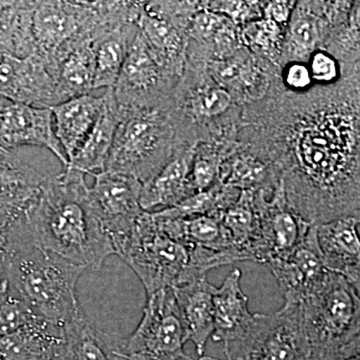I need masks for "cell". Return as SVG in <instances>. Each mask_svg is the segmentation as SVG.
<instances>
[{
    "instance_id": "6da1fadb",
    "label": "cell",
    "mask_w": 360,
    "mask_h": 360,
    "mask_svg": "<svg viewBox=\"0 0 360 360\" xmlns=\"http://www.w3.org/2000/svg\"><path fill=\"white\" fill-rule=\"evenodd\" d=\"M33 245L68 262L97 270L115 255L97 219L84 174L71 168L49 175L26 213Z\"/></svg>"
},
{
    "instance_id": "7a4b0ae2",
    "label": "cell",
    "mask_w": 360,
    "mask_h": 360,
    "mask_svg": "<svg viewBox=\"0 0 360 360\" xmlns=\"http://www.w3.org/2000/svg\"><path fill=\"white\" fill-rule=\"evenodd\" d=\"M85 270L28 241L11 253L4 277L11 295L33 314L63 330L84 314L75 288Z\"/></svg>"
},
{
    "instance_id": "3957f363",
    "label": "cell",
    "mask_w": 360,
    "mask_h": 360,
    "mask_svg": "<svg viewBox=\"0 0 360 360\" xmlns=\"http://www.w3.org/2000/svg\"><path fill=\"white\" fill-rule=\"evenodd\" d=\"M300 305L310 360H323L360 338L359 290L345 276L328 270Z\"/></svg>"
},
{
    "instance_id": "277c9868",
    "label": "cell",
    "mask_w": 360,
    "mask_h": 360,
    "mask_svg": "<svg viewBox=\"0 0 360 360\" xmlns=\"http://www.w3.org/2000/svg\"><path fill=\"white\" fill-rule=\"evenodd\" d=\"M115 255L134 270L148 296L200 278L191 269L189 248L161 231L149 212L142 213Z\"/></svg>"
},
{
    "instance_id": "5b68a950",
    "label": "cell",
    "mask_w": 360,
    "mask_h": 360,
    "mask_svg": "<svg viewBox=\"0 0 360 360\" xmlns=\"http://www.w3.org/2000/svg\"><path fill=\"white\" fill-rule=\"evenodd\" d=\"M120 111L122 120L103 172L127 175L143 184L169 161L172 127L155 111Z\"/></svg>"
},
{
    "instance_id": "8992f818",
    "label": "cell",
    "mask_w": 360,
    "mask_h": 360,
    "mask_svg": "<svg viewBox=\"0 0 360 360\" xmlns=\"http://www.w3.org/2000/svg\"><path fill=\"white\" fill-rule=\"evenodd\" d=\"M229 360H310L302 305L284 303L274 314H253L245 335L224 345Z\"/></svg>"
},
{
    "instance_id": "52a82bcc",
    "label": "cell",
    "mask_w": 360,
    "mask_h": 360,
    "mask_svg": "<svg viewBox=\"0 0 360 360\" xmlns=\"http://www.w3.org/2000/svg\"><path fill=\"white\" fill-rule=\"evenodd\" d=\"M186 342L174 288H165L148 296L139 326L120 340L118 354L127 360H193L184 352Z\"/></svg>"
},
{
    "instance_id": "ba28073f",
    "label": "cell",
    "mask_w": 360,
    "mask_h": 360,
    "mask_svg": "<svg viewBox=\"0 0 360 360\" xmlns=\"http://www.w3.org/2000/svg\"><path fill=\"white\" fill-rule=\"evenodd\" d=\"M91 176L96 181L89 187L90 203L116 250L146 212L139 205L142 184L139 180L115 172H97Z\"/></svg>"
},
{
    "instance_id": "9c48e42d",
    "label": "cell",
    "mask_w": 360,
    "mask_h": 360,
    "mask_svg": "<svg viewBox=\"0 0 360 360\" xmlns=\"http://www.w3.org/2000/svg\"><path fill=\"white\" fill-rule=\"evenodd\" d=\"M168 72L158 63L137 28L120 77L112 87L120 110H148L149 104L160 96Z\"/></svg>"
},
{
    "instance_id": "30bf717a",
    "label": "cell",
    "mask_w": 360,
    "mask_h": 360,
    "mask_svg": "<svg viewBox=\"0 0 360 360\" xmlns=\"http://www.w3.org/2000/svg\"><path fill=\"white\" fill-rule=\"evenodd\" d=\"M27 146L49 149L63 167H68V158L54 134L51 110L0 97V146L11 150Z\"/></svg>"
},
{
    "instance_id": "8fae6325",
    "label": "cell",
    "mask_w": 360,
    "mask_h": 360,
    "mask_svg": "<svg viewBox=\"0 0 360 360\" xmlns=\"http://www.w3.org/2000/svg\"><path fill=\"white\" fill-rule=\"evenodd\" d=\"M0 97L33 108L59 104L56 78L37 53L25 58L4 56L0 63Z\"/></svg>"
},
{
    "instance_id": "7c38bea8",
    "label": "cell",
    "mask_w": 360,
    "mask_h": 360,
    "mask_svg": "<svg viewBox=\"0 0 360 360\" xmlns=\"http://www.w3.org/2000/svg\"><path fill=\"white\" fill-rule=\"evenodd\" d=\"M269 266L283 292L284 303L300 304L328 271L317 246L316 226H310L302 245L288 257Z\"/></svg>"
},
{
    "instance_id": "4fadbf2b",
    "label": "cell",
    "mask_w": 360,
    "mask_h": 360,
    "mask_svg": "<svg viewBox=\"0 0 360 360\" xmlns=\"http://www.w3.org/2000/svg\"><path fill=\"white\" fill-rule=\"evenodd\" d=\"M359 225V217H343L315 226L324 267L345 276L360 290Z\"/></svg>"
},
{
    "instance_id": "5bb4252c",
    "label": "cell",
    "mask_w": 360,
    "mask_h": 360,
    "mask_svg": "<svg viewBox=\"0 0 360 360\" xmlns=\"http://www.w3.org/2000/svg\"><path fill=\"white\" fill-rule=\"evenodd\" d=\"M310 226L285 208L274 205L262 210L251 262L269 265L288 257L302 245Z\"/></svg>"
},
{
    "instance_id": "9a60e30c",
    "label": "cell",
    "mask_w": 360,
    "mask_h": 360,
    "mask_svg": "<svg viewBox=\"0 0 360 360\" xmlns=\"http://www.w3.org/2000/svg\"><path fill=\"white\" fill-rule=\"evenodd\" d=\"M49 176L0 146V212L25 215Z\"/></svg>"
},
{
    "instance_id": "2e32d148",
    "label": "cell",
    "mask_w": 360,
    "mask_h": 360,
    "mask_svg": "<svg viewBox=\"0 0 360 360\" xmlns=\"http://www.w3.org/2000/svg\"><path fill=\"white\" fill-rule=\"evenodd\" d=\"M214 288L206 276L174 288L187 341L193 343L200 356L205 354L206 342L214 331Z\"/></svg>"
},
{
    "instance_id": "e0dca14e",
    "label": "cell",
    "mask_w": 360,
    "mask_h": 360,
    "mask_svg": "<svg viewBox=\"0 0 360 360\" xmlns=\"http://www.w3.org/2000/svg\"><path fill=\"white\" fill-rule=\"evenodd\" d=\"M103 96L96 97L85 94L49 108L54 134L68 158V165L94 129L103 110Z\"/></svg>"
},
{
    "instance_id": "ac0fdd59",
    "label": "cell",
    "mask_w": 360,
    "mask_h": 360,
    "mask_svg": "<svg viewBox=\"0 0 360 360\" xmlns=\"http://www.w3.org/2000/svg\"><path fill=\"white\" fill-rule=\"evenodd\" d=\"M243 272L234 269L213 292L214 331L212 338L224 345L245 335L252 321L248 298L241 290Z\"/></svg>"
},
{
    "instance_id": "d6986e66",
    "label": "cell",
    "mask_w": 360,
    "mask_h": 360,
    "mask_svg": "<svg viewBox=\"0 0 360 360\" xmlns=\"http://www.w3.org/2000/svg\"><path fill=\"white\" fill-rule=\"evenodd\" d=\"M103 110L94 129L68 167L82 174L92 175L103 172L110 155L116 130L122 120V111L116 103L112 89L103 94Z\"/></svg>"
},
{
    "instance_id": "ffe728a7",
    "label": "cell",
    "mask_w": 360,
    "mask_h": 360,
    "mask_svg": "<svg viewBox=\"0 0 360 360\" xmlns=\"http://www.w3.org/2000/svg\"><path fill=\"white\" fill-rule=\"evenodd\" d=\"M65 342L63 330L42 319L0 336V360H49Z\"/></svg>"
},
{
    "instance_id": "44dd1931",
    "label": "cell",
    "mask_w": 360,
    "mask_h": 360,
    "mask_svg": "<svg viewBox=\"0 0 360 360\" xmlns=\"http://www.w3.org/2000/svg\"><path fill=\"white\" fill-rule=\"evenodd\" d=\"M189 172V158L186 155L168 161L155 176L142 184L139 195L141 210L148 212L160 206L167 210L193 195Z\"/></svg>"
},
{
    "instance_id": "7402d4cb",
    "label": "cell",
    "mask_w": 360,
    "mask_h": 360,
    "mask_svg": "<svg viewBox=\"0 0 360 360\" xmlns=\"http://www.w3.org/2000/svg\"><path fill=\"white\" fill-rule=\"evenodd\" d=\"M65 342L54 360H122L120 340L90 324L84 314L63 329Z\"/></svg>"
},
{
    "instance_id": "603a6c76",
    "label": "cell",
    "mask_w": 360,
    "mask_h": 360,
    "mask_svg": "<svg viewBox=\"0 0 360 360\" xmlns=\"http://www.w3.org/2000/svg\"><path fill=\"white\" fill-rule=\"evenodd\" d=\"M37 1H0V51L25 58L35 52L33 15Z\"/></svg>"
},
{
    "instance_id": "cb8c5ba5",
    "label": "cell",
    "mask_w": 360,
    "mask_h": 360,
    "mask_svg": "<svg viewBox=\"0 0 360 360\" xmlns=\"http://www.w3.org/2000/svg\"><path fill=\"white\" fill-rule=\"evenodd\" d=\"M96 53L92 41L82 42L59 61L56 79L59 103L94 90Z\"/></svg>"
},
{
    "instance_id": "d4e9b609",
    "label": "cell",
    "mask_w": 360,
    "mask_h": 360,
    "mask_svg": "<svg viewBox=\"0 0 360 360\" xmlns=\"http://www.w3.org/2000/svg\"><path fill=\"white\" fill-rule=\"evenodd\" d=\"M136 32V25L123 26L106 33L94 42L96 70L94 90L115 86Z\"/></svg>"
},
{
    "instance_id": "484cf974",
    "label": "cell",
    "mask_w": 360,
    "mask_h": 360,
    "mask_svg": "<svg viewBox=\"0 0 360 360\" xmlns=\"http://www.w3.org/2000/svg\"><path fill=\"white\" fill-rule=\"evenodd\" d=\"M136 25L158 63L170 71V68L176 63L182 49V39L177 26L149 13L144 6Z\"/></svg>"
},
{
    "instance_id": "4316f807",
    "label": "cell",
    "mask_w": 360,
    "mask_h": 360,
    "mask_svg": "<svg viewBox=\"0 0 360 360\" xmlns=\"http://www.w3.org/2000/svg\"><path fill=\"white\" fill-rule=\"evenodd\" d=\"M40 317L33 314L25 303L8 292H0V336L25 328Z\"/></svg>"
},
{
    "instance_id": "83f0119b",
    "label": "cell",
    "mask_w": 360,
    "mask_h": 360,
    "mask_svg": "<svg viewBox=\"0 0 360 360\" xmlns=\"http://www.w3.org/2000/svg\"><path fill=\"white\" fill-rule=\"evenodd\" d=\"M265 168L262 163L251 158L236 161L231 174L227 176V184L238 188H251L262 184L265 179Z\"/></svg>"
},
{
    "instance_id": "f1b7e54d",
    "label": "cell",
    "mask_w": 360,
    "mask_h": 360,
    "mask_svg": "<svg viewBox=\"0 0 360 360\" xmlns=\"http://www.w3.org/2000/svg\"><path fill=\"white\" fill-rule=\"evenodd\" d=\"M231 103V97L226 90L214 89L198 99V110L205 116L219 115L229 108Z\"/></svg>"
},
{
    "instance_id": "f546056e",
    "label": "cell",
    "mask_w": 360,
    "mask_h": 360,
    "mask_svg": "<svg viewBox=\"0 0 360 360\" xmlns=\"http://www.w3.org/2000/svg\"><path fill=\"white\" fill-rule=\"evenodd\" d=\"M309 70L311 78L319 82H331L338 75V65L335 59L324 52L314 54Z\"/></svg>"
},
{
    "instance_id": "4dcf8cb0",
    "label": "cell",
    "mask_w": 360,
    "mask_h": 360,
    "mask_svg": "<svg viewBox=\"0 0 360 360\" xmlns=\"http://www.w3.org/2000/svg\"><path fill=\"white\" fill-rule=\"evenodd\" d=\"M215 179V169L210 161L200 160L196 161L191 177V186L194 193L208 191Z\"/></svg>"
},
{
    "instance_id": "1f68e13d",
    "label": "cell",
    "mask_w": 360,
    "mask_h": 360,
    "mask_svg": "<svg viewBox=\"0 0 360 360\" xmlns=\"http://www.w3.org/2000/svg\"><path fill=\"white\" fill-rule=\"evenodd\" d=\"M293 41L302 49H309L315 39V28L312 21L307 18L296 20L291 27Z\"/></svg>"
},
{
    "instance_id": "d6a6232c",
    "label": "cell",
    "mask_w": 360,
    "mask_h": 360,
    "mask_svg": "<svg viewBox=\"0 0 360 360\" xmlns=\"http://www.w3.org/2000/svg\"><path fill=\"white\" fill-rule=\"evenodd\" d=\"M311 79L309 68L300 63L291 65L286 73V82L293 89H305L311 84Z\"/></svg>"
},
{
    "instance_id": "836d02e7",
    "label": "cell",
    "mask_w": 360,
    "mask_h": 360,
    "mask_svg": "<svg viewBox=\"0 0 360 360\" xmlns=\"http://www.w3.org/2000/svg\"><path fill=\"white\" fill-rule=\"evenodd\" d=\"M219 25V18L212 13H200L193 20V30L196 35L207 37L212 35Z\"/></svg>"
},
{
    "instance_id": "e575fe53",
    "label": "cell",
    "mask_w": 360,
    "mask_h": 360,
    "mask_svg": "<svg viewBox=\"0 0 360 360\" xmlns=\"http://www.w3.org/2000/svg\"><path fill=\"white\" fill-rule=\"evenodd\" d=\"M323 360H360V338L345 343Z\"/></svg>"
},
{
    "instance_id": "d590c367",
    "label": "cell",
    "mask_w": 360,
    "mask_h": 360,
    "mask_svg": "<svg viewBox=\"0 0 360 360\" xmlns=\"http://www.w3.org/2000/svg\"><path fill=\"white\" fill-rule=\"evenodd\" d=\"M271 14L274 16V20L283 22L288 20V15H290V11L288 7L283 2H276L271 7Z\"/></svg>"
},
{
    "instance_id": "8d00e7d4",
    "label": "cell",
    "mask_w": 360,
    "mask_h": 360,
    "mask_svg": "<svg viewBox=\"0 0 360 360\" xmlns=\"http://www.w3.org/2000/svg\"><path fill=\"white\" fill-rule=\"evenodd\" d=\"M4 54L2 53L1 51H0V63H1L2 60H4Z\"/></svg>"
},
{
    "instance_id": "74e56055",
    "label": "cell",
    "mask_w": 360,
    "mask_h": 360,
    "mask_svg": "<svg viewBox=\"0 0 360 360\" xmlns=\"http://www.w3.org/2000/svg\"><path fill=\"white\" fill-rule=\"evenodd\" d=\"M122 360H127V359H124V357L122 356Z\"/></svg>"
}]
</instances>
